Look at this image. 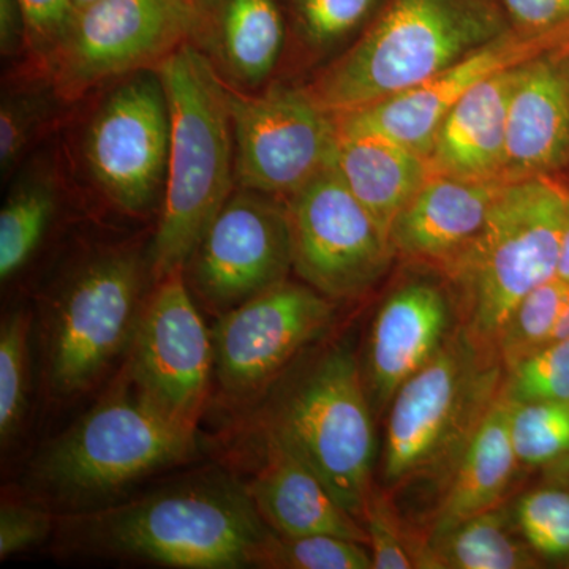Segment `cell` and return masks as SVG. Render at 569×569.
Returning a JSON list of instances; mask_svg holds the SVG:
<instances>
[{"mask_svg":"<svg viewBox=\"0 0 569 569\" xmlns=\"http://www.w3.org/2000/svg\"><path fill=\"white\" fill-rule=\"evenodd\" d=\"M58 523L63 542L80 552L183 569L253 567L272 531L246 486L222 475L67 512Z\"/></svg>","mask_w":569,"mask_h":569,"instance_id":"obj_1","label":"cell"},{"mask_svg":"<svg viewBox=\"0 0 569 569\" xmlns=\"http://www.w3.org/2000/svg\"><path fill=\"white\" fill-rule=\"evenodd\" d=\"M156 69L170 108V152L162 211L148 250L153 282L183 269L236 189L227 82L192 40Z\"/></svg>","mask_w":569,"mask_h":569,"instance_id":"obj_2","label":"cell"},{"mask_svg":"<svg viewBox=\"0 0 569 569\" xmlns=\"http://www.w3.org/2000/svg\"><path fill=\"white\" fill-rule=\"evenodd\" d=\"M511 29L488 0H389L306 86L325 110H358L421 84Z\"/></svg>","mask_w":569,"mask_h":569,"instance_id":"obj_3","label":"cell"},{"mask_svg":"<svg viewBox=\"0 0 569 569\" xmlns=\"http://www.w3.org/2000/svg\"><path fill=\"white\" fill-rule=\"evenodd\" d=\"M569 189L557 178L508 182L478 234L438 271L451 284L459 328L497 356L516 306L556 277Z\"/></svg>","mask_w":569,"mask_h":569,"instance_id":"obj_4","label":"cell"},{"mask_svg":"<svg viewBox=\"0 0 569 569\" xmlns=\"http://www.w3.org/2000/svg\"><path fill=\"white\" fill-rule=\"evenodd\" d=\"M194 451L197 430L164 417L122 376L80 421L41 449L26 485L40 503L88 511Z\"/></svg>","mask_w":569,"mask_h":569,"instance_id":"obj_5","label":"cell"},{"mask_svg":"<svg viewBox=\"0 0 569 569\" xmlns=\"http://www.w3.org/2000/svg\"><path fill=\"white\" fill-rule=\"evenodd\" d=\"M372 408L361 366L342 343L280 392L263 419L264 440L306 463L361 522L376 490Z\"/></svg>","mask_w":569,"mask_h":569,"instance_id":"obj_6","label":"cell"},{"mask_svg":"<svg viewBox=\"0 0 569 569\" xmlns=\"http://www.w3.org/2000/svg\"><path fill=\"white\" fill-rule=\"evenodd\" d=\"M148 274L149 253L108 246L86 253L62 276L43 323L44 377L52 396L88 391L130 347Z\"/></svg>","mask_w":569,"mask_h":569,"instance_id":"obj_7","label":"cell"},{"mask_svg":"<svg viewBox=\"0 0 569 569\" xmlns=\"http://www.w3.org/2000/svg\"><path fill=\"white\" fill-rule=\"evenodd\" d=\"M497 356L458 328L445 347L402 385L391 403L383 479L389 486L455 467L468 438L503 388Z\"/></svg>","mask_w":569,"mask_h":569,"instance_id":"obj_8","label":"cell"},{"mask_svg":"<svg viewBox=\"0 0 569 569\" xmlns=\"http://www.w3.org/2000/svg\"><path fill=\"white\" fill-rule=\"evenodd\" d=\"M236 187L290 194L336 162L339 129L307 88L272 84L249 93L228 86Z\"/></svg>","mask_w":569,"mask_h":569,"instance_id":"obj_9","label":"cell"},{"mask_svg":"<svg viewBox=\"0 0 569 569\" xmlns=\"http://www.w3.org/2000/svg\"><path fill=\"white\" fill-rule=\"evenodd\" d=\"M187 0H96L77 11L66 39L44 66L63 102L114 78L153 69L192 39Z\"/></svg>","mask_w":569,"mask_h":569,"instance_id":"obj_10","label":"cell"},{"mask_svg":"<svg viewBox=\"0 0 569 569\" xmlns=\"http://www.w3.org/2000/svg\"><path fill=\"white\" fill-rule=\"evenodd\" d=\"M293 269L318 293L361 298L396 258L389 236L359 203L335 164L287 198Z\"/></svg>","mask_w":569,"mask_h":569,"instance_id":"obj_11","label":"cell"},{"mask_svg":"<svg viewBox=\"0 0 569 569\" xmlns=\"http://www.w3.org/2000/svg\"><path fill=\"white\" fill-rule=\"evenodd\" d=\"M170 108L156 67L127 74L102 100L82 140L97 189L119 211L144 216L163 198Z\"/></svg>","mask_w":569,"mask_h":569,"instance_id":"obj_12","label":"cell"},{"mask_svg":"<svg viewBox=\"0 0 569 569\" xmlns=\"http://www.w3.org/2000/svg\"><path fill=\"white\" fill-rule=\"evenodd\" d=\"M291 269L287 200L236 187L182 272L198 306L220 317L288 280Z\"/></svg>","mask_w":569,"mask_h":569,"instance_id":"obj_13","label":"cell"},{"mask_svg":"<svg viewBox=\"0 0 569 569\" xmlns=\"http://www.w3.org/2000/svg\"><path fill=\"white\" fill-rule=\"evenodd\" d=\"M123 376L164 417L197 430L213 377L212 332L182 269L146 296Z\"/></svg>","mask_w":569,"mask_h":569,"instance_id":"obj_14","label":"cell"},{"mask_svg":"<svg viewBox=\"0 0 569 569\" xmlns=\"http://www.w3.org/2000/svg\"><path fill=\"white\" fill-rule=\"evenodd\" d=\"M336 301L290 280L269 288L211 329L213 378L231 403L257 399L302 350L331 326Z\"/></svg>","mask_w":569,"mask_h":569,"instance_id":"obj_15","label":"cell"},{"mask_svg":"<svg viewBox=\"0 0 569 569\" xmlns=\"http://www.w3.org/2000/svg\"><path fill=\"white\" fill-rule=\"evenodd\" d=\"M568 41L569 33L508 29L473 54L415 88L358 110L337 112V129L340 132L378 133L427 159L438 126L473 86Z\"/></svg>","mask_w":569,"mask_h":569,"instance_id":"obj_16","label":"cell"},{"mask_svg":"<svg viewBox=\"0 0 569 569\" xmlns=\"http://www.w3.org/2000/svg\"><path fill=\"white\" fill-rule=\"evenodd\" d=\"M452 307V296L426 279L408 280L385 299L370 326L362 373L370 403L380 413L448 342Z\"/></svg>","mask_w":569,"mask_h":569,"instance_id":"obj_17","label":"cell"},{"mask_svg":"<svg viewBox=\"0 0 569 569\" xmlns=\"http://www.w3.org/2000/svg\"><path fill=\"white\" fill-rule=\"evenodd\" d=\"M569 168V41L519 67L501 179L557 178Z\"/></svg>","mask_w":569,"mask_h":569,"instance_id":"obj_18","label":"cell"},{"mask_svg":"<svg viewBox=\"0 0 569 569\" xmlns=\"http://www.w3.org/2000/svg\"><path fill=\"white\" fill-rule=\"evenodd\" d=\"M505 186L430 171L389 230L396 257L440 269L478 234Z\"/></svg>","mask_w":569,"mask_h":569,"instance_id":"obj_19","label":"cell"},{"mask_svg":"<svg viewBox=\"0 0 569 569\" xmlns=\"http://www.w3.org/2000/svg\"><path fill=\"white\" fill-rule=\"evenodd\" d=\"M192 40L231 88L252 91L276 70L287 43L280 0H193Z\"/></svg>","mask_w":569,"mask_h":569,"instance_id":"obj_20","label":"cell"},{"mask_svg":"<svg viewBox=\"0 0 569 569\" xmlns=\"http://www.w3.org/2000/svg\"><path fill=\"white\" fill-rule=\"evenodd\" d=\"M520 66L479 81L449 110L427 157L430 171L503 181L509 99Z\"/></svg>","mask_w":569,"mask_h":569,"instance_id":"obj_21","label":"cell"},{"mask_svg":"<svg viewBox=\"0 0 569 569\" xmlns=\"http://www.w3.org/2000/svg\"><path fill=\"white\" fill-rule=\"evenodd\" d=\"M264 463L246 489L266 526L282 537L336 535L369 546L366 527L351 516L306 463L264 440Z\"/></svg>","mask_w":569,"mask_h":569,"instance_id":"obj_22","label":"cell"},{"mask_svg":"<svg viewBox=\"0 0 569 569\" xmlns=\"http://www.w3.org/2000/svg\"><path fill=\"white\" fill-rule=\"evenodd\" d=\"M519 466L509 432V400L501 388L452 467L427 538L440 537L463 520L500 505Z\"/></svg>","mask_w":569,"mask_h":569,"instance_id":"obj_23","label":"cell"},{"mask_svg":"<svg viewBox=\"0 0 569 569\" xmlns=\"http://www.w3.org/2000/svg\"><path fill=\"white\" fill-rule=\"evenodd\" d=\"M336 170L359 203L389 236L399 212L429 178L426 157L369 132H340Z\"/></svg>","mask_w":569,"mask_h":569,"instance_id":"obj_24","label":"cell"},{"mask_svg":"<svg viewBox=\"0 0 569 569\" xmlns=\"http://www.w3.org/2000/svg\"><path fill=\"white\" fill-rule=\"evenodd\" d=\"M541 560L516 526L512 509L497 507L463 520L436 538H426V569H531Z\"/></svg>","mask_w":569,"mask_h":569,"instance_id":"obj_25","label":"cell"},{"mask_svg":"<svg viewBox=\"0 0 569 569\" xmlns=\"http://www.w3.org/2000/svg\"><path fill=\"white\" fill-rule=\"evenodd\" d=\"M58 181L33 168L11 186L0 211V279L10 282L32 260L58 211Z\"/></svg>","mask_w":569,"mask_h":569,"instance_id":"obj_26","label":"cell"},{"mask_svg":"<svg viewBox=\"0 0 569 569\" xmlns=\"http://www.w3.org/2000/svg\"><path fill=\"white\" fill-rule=\"evenodd\" d=\"M568 302L569 283L552 277L516 306L497 339V358L505 372L548 346Z\"/></svg>","mask_w":569,"mask_h":569,"instance_id":"obj_27","label":"cell"},{"mask_svg":"<svg viewBox=\"0 0 569 569\" xmlns=\"http://www.w3.org/2000/svg\"><path fill=\"white\" fill-rule=\"evenodd\" d=\"M509 432H511L512 447L520 466L542 468L567 462L569 460V400L563 402H511L509 400Z\"/></svg>","mask_w":569,"mask_h":569,"instance_id":"obj_28","label":"cell"},{"mask_svg":"<svg viewBox=\"0 0 569 569\" xmlns=\"http://www.w3.org/2000/svg\"><path fill=\"white\" fill-rule=\"evenodd\" d=\"M32 316L14 310L0 325V441L6 449L17 436L28 408Z\"/></svg>","mask_w":569,"mask_h":569,"instance_id":"obj_29","label":"cell"},{"mask_svg":"<svg viewBox=\"0 0 569 569\" xmlns=\"http://www.w3.org/2000/svg\"><path fill=\"white\" fill-rule=\"evenodd\" d=\"M253 567L274 569H372L370 550L362 542L336 535L282 537L271 531Z\"/></svg>","mask_w":569,"mask_h":569,"instance_id":"obj_30","label":"cell"},{"mask_svg":"<svg viewBox=\"0 0 569 569\" xmlns=\"http://www.w3.org/2000/svg\"><path fill=\"white\" fill-rule=\"evenodd\" d=\"M511 509L520 535L539 560L569 567V488L531 489Z\"/></svg>","mask_w":569,"mask_h":569,"instance_id":"obj_31","label":"cell"},{"mask_svg":"<svg viewBox=\"0 0 569 569\" xmlns=\"http://www.w3.org/2000/svg\"><path fill=\"white\" fill-rule=\"evenodd\" d=\"M58 100H62L47 84L14 89L3 93L0 104V173L6 181L17 170L24 153L43 132Z\"/></svg>","mask_w":569,"mask_h":569,"instance_id":"obj_32","label":"cell"},{"mask_svg":"<svg viewBox=\"0 0 569 569\" xmlns=\"http://www.w3.org/2000/svg\"><path fill=\"white\" fill-rule=\"evenodd\" d=\"M378 0H290L291 31L310 56H323L353 36Z\"/></svg>","mask_w":569,"mask_h":569,"instance_id":"obj_33","label":"cell"},{"mask_svg":"<svg viewBox=\"0 0 569 569\" xmlns=\"http://www.w3.org/2000/svg\"><path fill=\"white\" fill-rule=\"evenodd\" d=\"M503 395L511 402L569 400V336L552 340L508 370Z\"/></svg>","mask_w":569,"mask_h":569,"instance_id":"obj_34","label":"cell"},{"mask_svg":"<svg viewBox=\"0 0 569 569\" xmlns=\"http://www.w3.org/2000/svg\"><path fill=\"white\" fill-rule=\"evenodd\" d=\"M376 569L421 568L425 541H411L387 500L373 490L362 516Z\"/></svg>","mask_w":569,"mask_h":569,"instance_id":"obj_35","label":"cell"},{"mask_svg":"<svg viewBox=\"0 0 569 569\" xmlns=\"http://www.w3.org/2000/svg\"><path fill=\"white\" fill-rule=\"evenodd\" d=\"M28 28V50L41 66L66 39L77 17L73 0H20Z\"/></svg>","mask_w":569,"mask_h":569,"instance_id":"obj_36","label":"cell"},{"mask_svg":"<svg viewBox=\"0 0 569 569\" xmlns=\"http://www.w3.org/2000/svg\"><path fill=\"white\" fill-rule=\"evenodd\" d=\"M52 518L44 509L32 505L3 501L0 508V559L32 548L47 539Z\"/></svg>","mask_w":569,"mask_h":569,"instance_id":"obj_37","label":"cell"},{"mask_svg":"<svg viewBox=\"0 0 569 569\" xmlns=\"http://www.w3.org/2000/svg\"><path fill=\"white\" fill-rule=\"evenodd\" d=\"M511 28L529 33H569V0H500Z\"/></svg>","mask_w":569,"mask_h":569,"instance_id":"obj_38","label":"cell"},{"mask_svg":"<svg viewBox=\"0 0 569 569\" xmlns=\"http://www.w3.org/2000/svg\"><path fill=\"white\" fill-rule=\"evenodd\" d=\"M28 50V28L20 0H0V52L11 59Z\"/></svg>","mask_w":569,"mask_h":569,"instance_id":"obj_39","label":"cell"},{"mask_svg":"<svg viewBox=\"0 0 569 569\" xmlns=\"http://www.w3.org/2000/svg\"><path fill=\"white\" fill-rule=\"evenodd\" d=\"M556 277L569 283V201L567 219H565L563 233H561L559 261H557Z\"/></svg>","mask_w":569,"mask_h":569,"instance_id":"obj_40","label":"cell"},{"mask_svg":"<svg viewBox=\"0 0 569 569\" xmlns=\"http://www.w3.org/2000/svg\"><path fill=\"white\" fill-rule=\"evenodd\" d=\"M569 336V302L567 307H565L563 313H561L559 323L556 326V331H553L552 339H550V342L552 340L557 339H563V337Z\"/></svg>","mask_w":569,"mask_h":569,"instance_id":"obj_41","label":"cell"},{"mask_svg":"<svg viewBox=\"0 0 569 569\" xmlns=\"http://www.w3.org/2000/svg\"><path fill=\"white\" fill-rule=\"evenodd\" d=\"M96 0H73L74 7H77V11L84 9V7L91 6Z\"/></svg>","mask_w":569,"mask_h":569,"instance_id":"obj_42","label":"cell"},{"mask_svg":"<svg viewBox=\"0 0 569 569\" xmlns=\"http://www.w3.org/2000/svg\"><path fill=\"white\" fill-rule=\"evenodd\" d=\"M187 2H189V3H190V6H192L193 0H187Z\"/></svg>","mask_w":569,"mask_h":569,"instance_id":"obj_43","label":"cell"}]
</instances>
